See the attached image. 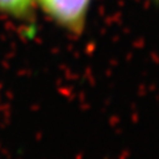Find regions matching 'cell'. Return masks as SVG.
Segmentation results:
<instances>
[{"label": "cell", "instance_id": "2", "mask_svg": "<svg viewBox=\"0 0 159 159\" xmlns=\"http://www.w3.org/2000/svg\"><path fill=\"white\" fill-rule=\"evenodd\" d=\"M34 0H0V11L15 18L28 16Z\"/></svg>", "mask_w": 159, "mask_h": 159}, {"label": "cell", "instance_id": "1", "mask_svg": "<svg viewBox=\"0 0 159 159\" xmlns=\"http://www.w3.org/2000/svg\"><path fill=\"white\" fill-rule=\"evenodd\" d=\"M42 9L60 26L82 33L92 0H38Z\"/></svg>", "mask_w": 159, "mask_h": 159}]
</instances>
